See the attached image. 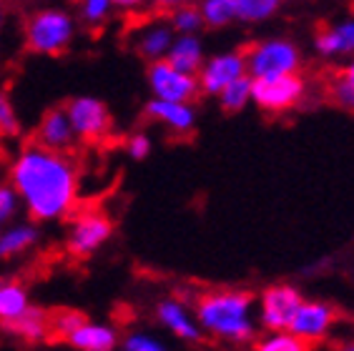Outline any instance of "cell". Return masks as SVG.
Returning a JSON list of instances; mask_svg holds the SVG:
<instances>
[{
	"mask_svg": "<svg viewBox=\"0 0 354 351\" xmlns=\"http://www.w3.org/2000/svg\"><path fill=\"white\" fill-rule=\"evenodd\" d=\"M10 186L38 223L63 221L78 198V169L66 153L30 143L15 155Z\"/></svg>",
	"mask_w": 354,
	"mask_h": 351,
	"instance_id": "obj_1",
	"label": "cell"
},
{
	"mask_svg": "<svg viewBox=\"0 0 354 351\" xmlns=\"http://www.w3.org/2000/svg\"><path fill=\"white\" fill-rule=\"evenodd\" d=\"M254 296L249 291L218 289L196 301V321L204 334L232 344H252L257 326L252 319Z\"/></svg>",
	"mask_w": 354,
	"mask_h": 351,
	"instance_id": "obj_2",
	"label": "cell"
},
{
	"mask_svg": "<svg viewBox=\"0 0 354 351\" xmlns=\"http://www.w3.org/2000/svg\"><path fill=\"white\" fill-rule=\"evenodd\" d=\"M26 48L38 55H63L75 38V18L63 8H41L26 21Z\"/></svg>",
	"mask_w": 354,
	"mask_h": 351,
	"instance_id": "obj_3",
	"label": "cell"
},
{
	"mask_svg": "<svg viewBox=\"0 0 354 351\" xmlns=\"http://www.w3.org/2000/svg\"><path fill=\"white\" fill-rule=\"evenodd\" d=\"M246 73L252 78L261 75H279V73H299L301 53L292 41L272 38V41L254 43L244 50Z\"/></svg>",
	"mask_w": 354,
	"mask_h": 351,
	"instance_id": "obj_4",
	"label": "cell"
},
{
	"mask_svg": "<svg viewBox=\"0 0 354 351\" xmlns=\"http://www.w3.org/2000/svg\"><path fill=\"white\" fill-rule=\"evenodd\" d=\"M304 93H307V81L299 73L252 78V101L266 113H281L299 106Z\"/></svg>",
	"mask_w": 354,
	"mask_h": 351,
	"instance_id": "obj_5",
	"label": "cell"
},
{
	"mask_svg": "<svg viewBox=\"0 0 354 351\" xmlns=\"http://www.w3.org/2000/svg\"><path fill=\"white\" fill-rule=\"evenodd\" d=\"M146 81H149V88H151V93H153V98H161V101L194 103L198 95H201L196 73L178 70V68L171 66L166 58H158V61L149 63Z\"/></svg>",
	"mask_w": 354,
	"mask_h": 351,
	"instance_id": "obj_6",
	"label": "cell"
},
{
	"mask_svg": "<svg viewBox=\"0 0 354 351\" xmlns=\"http://www.w3.org/2000/svg\"><path fill=\"white\" fill-rule=\"evenodd\" d=\"M113 236V221L103 211H83L73 218L66 236V251L73 258H88Z\"/></svg>",
	"mask_w": 354,
	"mask_h": 351,
	"instance_id": "obj_7",
	"label": "cell"
},
{
	"mask_svg": "<svg viewBox=\"0 0 354 351\" xmlns=\"http://www.w3.org/2000/svg\"><path fill=\"white\" fill-rule=\"evenodd\" d=\"M66 113H68V121L73 126L75 138L86 143L103 141L111 133V126H113L109 106L101 98H93V95L71 98L68 106H66Z\"/></svg>",
	"mask_w": 354,
	"mask_h": 351,
	"instance_id": "obj_8",
	"label": "cell"
},
{
	"mask_svg": "<svg viewBox=\"0 0 354 351\" xmlns=\"http://www.w3.org/2000/svg\"><path fill=\"white\" fill-rule=\"evenodd\" d=\"M301 301H304V296L294 286H269L259 298V324L266 331L289 329V321L294 319Z\"/></svg>",
	"mask_w": 354,
	"mask_h": 351,
	"instance_id": "obj_9",
	"label": "cell"
},
{
	"mask_svg": "<svg viewBox=\"0 0 354 351\" xmlns=\"http://www.w3.org/2000/svg\"><path fill=\"white\" fill-rule=\"evenodd\" d=\"M246 73L244 50H229V53L212 55L209 61L204 58L201 68L196 70L198 88L204 95H218V91L229 86L232 81L241 78Z\"/></svg>",
	"mask_w": 354,
	"mask_h": 351,
	"instance_id": "obj_10",
	"label": "cell"
},
{
	"mask_svg": "<svg viewBox=\"0 0 354 351\" xmlns=\"http://www.w3.org/2000/svg\"><path fill=\"white\" fill-rule=\"evenodd\" d=\"M337 321V311L324 301H301L294 319L289 321V331H294L307 344L322 341L332 331Z\"/></svg>",
	"mask_w": 354,
	"mask_h": 351,
	"instance_id": "obj_11",
	"label": "cell"
},
{
	"mask_svg": "<svg viewBox=\"0 0 354 351\" xmlns=\"http://www.w3.org/2000/svg\"><path fill=\"white\" fill-rule=\"evenodd\" d=\"M75 141L78 138L73 133V126H71L66 108H50L41 115V123L35 129V143L38 146L58 151V153H68Z\"/></svg>",
	"mask_w": 354,
	"mask_h": 351,
	"instance_id": "obj_12",
	"label": "cell"
},
{
	"mask_svg": "<svg viewBox=\"0 0 354 351\" xmlns=\"http://www.w3.org/2000/svg\"><path fill=\"white\" fill-rule=\"evenodd\" d=\"M156 319H158V324L166 326V329L176 339H181V341L196 344V341H201V336H204L198 321L191 316L189 309H186L178 298H164V301L156 306Z\"/></svg>",
	"mask_w": 354,
	"mask_h": 351,
	"instance_id": "obj_13",
	"label": "cell"
},
{
	"mask_svg": "<svg viewBox=\"0 0 354 351\" xmlns=\"http://www.w3.org/2000/svg\"><path fill=\"white\" fill-rule=\"evenodd\" d=\"M146 115L151 121L161 123L174 133H191L194 126H196V111L191 103H181V101H161V98H151L146 103Z\"/></svg>",
	"mask_w": 354,
	"mask_h": 351,
	"instance_id": "obj_14",
	"label": "cell"
},
{
	"mask_svg": "<svg viewBox=\"0 0 354 351\" xmlns=\"http://www.w3.org/2000/svg\"><path fill=\"white\" fill-rule=\"evenodd\" d=\"M176 38V30L171 28V23L156 21V23H146L133 38V48L136 53L141 55L143 61H158V58H166L171 43Z\"/></svg>",
	"mask_w": 354,
	"mask_h": 351,
	"instance_id": "obj_15",
	"label": "cell"
},
{
	"mask_svg": "<svg viewBox=\"0 0 354 351\" xmlns=\"http://www.w3.org/2000/svg\"><path fill=\"white\" fill-rule=\"evenodd\" d=\"M63 341H68V346H73L78 351H113L118 346V334L113 326L95 324V321L86 319Z\"/></svg>",
	"mask_w": 354,
	"mask_h": 351,
	"instance_id": "obj_16",
	"label": "cell"
},
{
	"mask_svg": "<svg viewBox=\"0 0 354 351\" xmlns=\"http://www.w3.org/2000/svg\"><path fill=\"white\" fill-rule=\"evenodd\" d=\"M3 329L10 334V336L21 339L26 344H41L50 336V316L41 306H28L21 316L13 319V321H6Z\"/></svg>",
	"mask_w": 354,
	"mask_h": 351,
	"instance_id": "obj_17",
	"label": "cell"
},
{
	"mask_svg": "<svg viewBox=\"0 0 354 351\" xmlns=\"http://www.w3.org/2000/svg\"><path fill=\"white\" fill-rule=\"evenodd\" d=\"M166 61L178 70L196 73L204 63V43L196 33H176L169 53H166Z\"/></svg>",
	"mask_w": 354,
	"mask_h": 351,
	"instance_id": "obj_18",
	"label": "cell"
},
{
	"mask_svg": "<svg viewBox=\"0 0 354 351\" xmlns=\"http://www.w3.org/2000/svg\"><path fill=\"white\" fill-rule=\"evenodd\" d=\"M38 243L35 226H10L0 234V258H13L30 251Z\"/></svg>",
	"mask_w": 354,
	"mask_h": 351,
	"instance_id": "obj_19",
	"label": "cell"
},
{
	"mask_svg": "<svg viewBox=\"0 0 354 351\" xmlns=\"http://www.w3.org/2000/svg\"><path fill=\"white\" fill-rule=\"evenodd\" d=\"M30 306V296L23 284L15 281H0V324L13 321Z\"/></svg>",
	"mask_w": 354,
	"mask_h": 351,
	"instance_id": "obj_20",
	"label": "cell"
},
{
	"mask_svg": "<svg viewBox=\"0 0 354 351\" xmlns=\"http://www.w3.org/2000/svg\"><path fill=\"white\" fill-rule=\"evenodd\" d=\"M218 103H221V108L226 113H239V111H244L249 103H252V75L244 73L241 78L232 81L229 86H224L218 91Z\"/></svg>",
	"mask_w": 354,
	"mask_h": 351,
	"instance_id": "obj_21",
	"label": "cell"
},
{
	"mask_svg": "<svg viewBox=\"0 0 354 351\" xmlns=\"http://www.w3.org/2000/svg\"><path fill=\"white\" fill-rule=\"evenodd\" d=\"M201 18L206 28H226L236 21V6L234 0H201L198 3Z\"/></svg>",
	"mask_w": 354,
	"mask_h": 351,
	"instance_id": "obj_22",
	"label": "cell"
},
{
	"mask_svg": "<svg viewBox=\"0 0 354 351\" xmlns=\"http://www.w3.org/2000/svg\"><path fill=\"white\" fill-rule=\"evenodd\" d=\"M281 0H234L236 21L241 23H264L279 10Z\"/></svg>",
	"mask_w": 354,
	"mask_h": 351,
	"instance_id": "obj_23",
	"label": "cell"
},
{
	"mask_svg": "<svg viewBox=\"0 0 354 351\" xmlns=\"http://www.w3.org/2000/svg\"><path fill=\"white\" fill-rule=\"evenodd\" d=\"M307 346L309 344L304 341V339H299L289 329L269 331V336L257 341V349L259 351H304Z\"/></svg>",
	"mask_w": 354,
	"mask_h": 351,
	"instance_id": "obj_24",
	"label": "cell"
},
{
	"mask_svg": "<svg viewBox=\"0 0 354 351\" xmlns=\"http://www.w3.org/2000/svg\"><path fill=\"white\" fill-rule=\"evenodd\" d=\"M169 23L176 33H198V30L204 28L201 10H198V6H191V3H184V6L174 8Z\"/></svg>",
	"mask_w": 354,
	"mask_h": 351,
	"instance_id": "obj_25",
	"label": "cell"
},
{
	"mask_svg": "<svg viewBox=\"0 0 354 351\" xmlns=\"http://www.w3.org/2000/svg\"><path fill=\"white\" fill-rule=\"evenodd\" d=\"M86 321V316H83L81 311H75V309H63L58 311V314H53L50 316V336L55 339H66L73 329H78V326Z\"/></svg>",
	"mask_w": 354,
	"mask_h": 351,
	"instance_id": "obj_26",
	"label": "cell"
},
{
	"mask_svg": "<svg viewBox=\"0 0 354 351\" xmlns=\"http://www.w3.org/2000/svg\"><path fill=\"white\" fill-rule=\"evenodd\" d=\"M111 8H113L111 0H78V15L88 26H101L111 15Z\"/></svg>",
	"mask_w": 354,
	"mask_h": 351,
	"instance_id": "obj_27",
	"label": "cell"
},
{
	"mask_svg": "<svg viewBox=\"0 0 354 351\" xmlns=\"http://www.w3.org/2000/svg\"><path fill=\"white\" fill-rule=\"evenodd\" d=\"M18 133H21V118L15 113L10 95H8L6 91H0V135L13 138V135H18Z\"/></svg>",
	"mask_w": 354,
	"mask_h": 351,
	"instance_id": "obj_28",
	"label": "cell"
},
{
	"mask_svg": "<svg viewBox=\"0 0 354 351\" xmlns=\"http://www.w3.org/2000/svg\"><path fill=\"white\" fill-rule=\"evenodd\" d=\"M123 349L126 351H164V341L151 334H143V331H136V334H129L123 339Z\"/></svg>",
	"mask_w": 354,
	"mask_h": 351,
	"instance_id": "obj_29",
	"label": "cell"
},
{
	"mask_svg": "<svg viewBox=\"0 0 354 351\" xmlns=\"http://www.w3.org/2000/svg\"><path fill=\"white\" fill-rule=\"evenodd\" d=\"M334 35H337V46H339V55H354V18L332 26Z\"/></svg>",
	"mask_w": 354,
	"mask_h": 351,
	"instance_id": "obj_30",
	"label": "cell"
},
{
	"mask_svg": "<svg viewBox=\"0 0 354 351\" xmlns=\"http://www.w3.org/2000/svg\"><path fill=\"white\" fill-rule=\"evenodd\" d=\"M332 95H334V101H337V106H339V108L354 111V83L349 81V78L339 75V78L334 81V86H332Z\"/></svg>",
	"mask_w": 354,
	"mask_h": 351,
	"instance_id": "obj_31",
	"label": "cell"
},
{
	"mask_svg": "<svg viewBox=\"0 0 354 351\" xmlns=\"http://www.w3.org/2000/svg\"><path fill=\"white\" fill-rule=\"evenodd\" d=\"M18 206H21V198H18L13 186H0V223L10 221Z\"/></svg>",
	"mask_w": 354,
	"mask_h": 351,
	"instance_id": "obj_32",
	"label": "cell"
},
{
	"mask_svg": "<svg viewBox=\"0 0 354 351\" xmlns=\"http://www.w3.org/2000/svg\"><path fill=\"white\" fill-rule=\"evenodd\" d=\"M126 151L133 161H146L151 155V138L146 133H133L129 135V141H126Z\"/></svg>",
	"mask_w": 354,
	"mask_h": 351,
	"instance_id": "obj_33",
	"label": "cell"
},
{
	"mask_svg": "<svg viewBox=\"0 0 354 351\" xmlns=\"http://www.w3.org/2000/svg\"><path fill=\"white\" fill-rule=\"evenodd\" d=\"M151 6L156 10H174V8L184 6V3H191V0H149Z\"/></svg>",
	"mask_w": 354,
	"mask_h": 351,
	"instance_id": "obj_34",
	"label": "cell"
},
{
	"mask_svg": "<svg viewBox=\"0 0 354 351\" xmlns=\"http://www.w3.org/2000/svg\"><path fill=\"white\" fill-rule=\"evenodd\" d=\"M111 3H113V8H121V10H136L146 0H111Z\"/></svg>",
	"mask_w": 354,
	"mask_h": 351,
	"instance_id": "obj_35",
	"label": "cell"
},
{
	"mask_svg": "<svg viewBox=\"0 0 354 351\" xmlns=\"http://www.w3.org/2000/svg\"><path fill=\"white\" fill-rule=\"evenodd\" d=\"M342 75H344V78H349V81H352V83H354V61H352V63H349V66H347V68H344V73H342Z\"/></svg>",
	"mask_w": 354,
	"mask_h": 351,
	"instance_id": "obj_36",
	"label": "cell"
},
{
	"mask_svg": "<svg viewBox=\"0 0 354 351\" xmlns=\"http://www.w3.org/2000/svg\"><path fill=\"white\" fill-rule=\"evenodd\" d=\"M3 26H6V13H3V8H0V30H3Z\"/></svg>",
	"mask_w": 354,
	"mask_h": 351,
	"instance_id": "obj_37",
	"label": "cell"
}]
</instances>
